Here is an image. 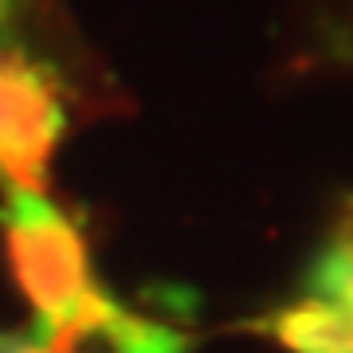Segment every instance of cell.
Segmentation results:
<instances>
[{
  "mask_svg": "<svg viewBox=\"0 0 353 353\" xmlns=\"http://www.w3.org/2000/svg\"><path fill=\"white\" fill-rule=\"evenodd\" d=\"M0 236L16 287L32 306L36 330L48 338L51 353H79L87 338H99L118 303L90 283L87 240L75 220L43 192L8 189Z\"/></svg>",
  "mask_w": 353,
  "mask_h": 353,
  "instance_id": "obj_1",
  "label": "cell"
},
{
  "mask_svg": "<svg viewBox=\"0 0 353 353\" xmlns=\"http://www.w3.org/2000/svg\"><path fill=\"white\" fill-rule=\"evenodd\" d=\"M63 130L59 79L20 48H0V176L8 189H48V165Z\"/></svg>",
  "mask_w": 353,
  "mask_h": 353,
  "instance_id": "obj_2",
  "label": "cell"
},
{
  "mask_svg": "<svg viewBox=\"0 0 353 353\" xmlns=\"http://www.w3.org/2000/svg\"><path fill=\"white\" fill-rule=\"evenodd\" d=\"M267 334L290 353H353V310L303 299L267 318Z\"/></svg>",
  "mask_w": 353,
  "mask_h": 353,
  "instance_id": "obj_3",
  "label": "cell"
},
{
  "mask_svg": "<svg viewBox=\"0 0 353 353\" xmlns=\"http://www.w3.org/2000/svg\"><path fill=\"white\" fill-rule=\"evenodd\" d=\"M99 338H106L110 353H189L185 334H176L165 322H153V318L130 314L122 306L110 314V322L102 326Z\"/></svg>",
  "mask_w": 353,
  "mask_h": 353,
  "instance_id": "obj_4",
  "label": "cell"
},
{
  "mask_svg": "<svg viewBox=\"0 0 353 353\" xmlns=\"http://www.w3.org/2000/svg\"><path fill=\"white\" fill-rule=\"evenodd\" d=\"M310 299L334 303L341 310H353V220L338 228V236L318 252L314 267H310Z\"/></svg>",
  "mask_w": 353,
  "mask_h": 353,
  "instance_id": "obj_5",
  "label": "cell"
},
{
  "mask_svg": "<svg viewBox=\"0 0 353 353\" xmlns=\"http://www.w3.org/2000/svg\"><path fill=\"white\" fill-rule=\"evenodd\" d=\"M0 353H51L48 338L32 330H12V334H0Z\"/></svg>",
  "mask_w": 353,
  "mask_h": 353,
  "instance_id": "obj_6",
  "label": "cell"
}]
</instances>
